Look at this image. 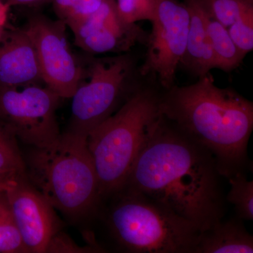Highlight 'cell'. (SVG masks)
Wrapping results in <instances>:
<instances>
[{"label":"cell","instance_id":"obj_1","mask_svg":"<svg viewBox=\"0 0 253 253\" xmlns=\"http://www.w3.org/2000/svg\"><path fill=\"white\" fill-rule=\"evenodd\" d=\"M221 177L212 154L161 116L122 188L144 195L203 232L225 214Z\"/></svg>","mask_w":253,"mask_h":253},{"label":"cell","instance_id":"obj_2","mask_svg":"<svg viewBox=\"0 0 253 253\" xmlns=\"http://www.w3.org/2000/svg\"><path fill=\"white\" fill-rule=\"evenodd\" d=\"M194 84L171 86L161 94L163 117L215 158L222 177L247 168L253 129V104L234 89L214 84L211 73Z\"/></svg>","mask_w":253,"mask_h":253},{"label":"cell","instance_id":"obj_3","mask_svg":"<svg viewBox=\"0 0 253 253\" xmlns=\"http://www.w3.org/2000/svg\"><path fill=\"white\" fill-rule=\"evenodd\" d=\"M25 163L28 180L64 215L78 219L99 209V182L86 138L66 131L32 147Z\"/></svg>","mask_w":253,"mask_h":253},{"label":"cell","instance_id":"obj_4","mask_svg":"<svg viewBox=\"0 0 253 253\" xmlns=\"http://www.w3.org/2000/svg\"><path fill=\"white\" fill-rule=\"evenodd\" d=\"M160 101L161 93L139 86L86 137L101 201L124 186L150 131L162 116Z\"/></svg>","mask_w":253,"mask_h":253},{"label":"cell","instance_id":"obj_5","mask_svg":"<svg viewBox=\"0 0 253 253\" xmlns=\"http://www.w3.org/2000/svg\"><path fill=\"white\" fill-rule=\"evenodd\" d=\"M106 198L113 201L105 211V223L125 252L195 253L201 231L193 223L124 188Z\"/></svg>","mask_w":253,"mask_h":253},{"label":"cell","instance_id":"obj_6","mask_svg":"<svg viewBox=\"0 0 253 253\" xmlns=\"http://www.w3.org/2000/svg\"><path fill=\"white\" fill-rule=\"evenodd\" d=\"M134 64L128 54L93 59L73 94L66 132L86 138L139 87L133 84Z\"/></svg>","mask_w":253,"mask_h":253},{"label":"cell","instance_id":"obj_7","mask_svg":"<svg viewBox=\"0 0 253 253\" xmlns=\"http://www.w3.org/2000/svg\"><path fill=\"white\" fill-rule=\"evenodd\" d=\"M61 99L45 84L2 88L0 121L23 144L45 146L61 134L56 115Z\"/></svg>","mask_w":253,"mask_h":253},{"label":"cell","instance_id":"obj_8","mask_svg":"<svg viewBox=\"0 0 253 253\" xmlns=\"http://www.w3.org/2000/svg\"><path fill=\"white\" fill-rule=\"evenodd\" d=\"M152 31L148 37L147 51L139 68L143 76H153L165 89L174 85L176 71L185 51L190 12L178 0H154Z\"/></svg>","mask_w":253,"mask_h":253},{"label":"cell","instance_id":"obj_9","mask_svg":"<svg viewBox=\"0 0 253 253\" xmlns=\"http://www.w3.org/2000/svg\"><path fill=\"white\" fill-rule=\"evenodd\" d=\"M66 26L42 15L26 25L36 47L44 84L61 99H71L85 73L68 44Z\"/></svg>","mask_w":253,"mask_h":253},{"label":"cell","instance_id":"obj_10","mask_svg":"<svg viewBox=\"0 0 253 253\" xmlns=\"http://www.w3.org/2000/svg\"><path fill=\"white\" fill-rule=\"evenodd\" d=\"M4 192L27 253H47L61 229L54 208L26 175L10 179Z\"/></svg>","mask_w":253,"mask_h":253},{"label":"cell","instance_id":"obj_11","mask_svg":"<svg viewBox=\"0 0 253 253\" xmlns=\"http://www.w3.org/2000/svg\"><path fill=\"white\" fill-rule=\"evenodd\" d=\"M68 27L76 45L91 54L126 52L136 43L146 44L149 37L136 23L123 21L116 0H104L89 18Z\"/></svg>","mask_w":253,"mask_h":253},{"label":"cell","instance_id":"obj_12","mask_svg":"<svg viewBox=\"0 0 253 253\" xmlns=\"http://www.w3.org/2000/svg\"><path fill=\"white\" fill-rule=\"evenodd\" d=\"M44 84L27 28L6 25L0 34V89Z\"/></svg>","mask_w":253,"mask_h":253},{"label":"cell","instance_id":"obj_13","mask_svg":"<svg viewBox=\"0 0 253 253\" xmlns=\"http://www.w3.org/2000/svg\"><path fill=\"white\" fill-rule=\"evenodd\" d=\"M190 26L185 51L179 65L196 77L216 68L215 58L206 30V13L198 0H187Z\"/></svg>","mask_w":253,"mask_h":253},{"label":"cell","instance_id":"obj_14","mask_svg":"<svg viewBox=\"0 0 253 253\" xmlns=\"http://www.w3.org/2000/svg\"><path fill=\"white\" fill-rule=\"evenodd\" d=\"M243 221L237 217L221 219L201 232L195 253H253V237Z\"/></svg>","mask_w":253,"mask_h":253},{"label":"cell","instance_id":"obj_15","mask_svg":"<svg viewBox=\"0 0 253 253\" xmlns=\"http://www.w3.org/2000/svg\"><path fill=\"white\" fill-rule=\"evenodd\" d=\"M205 13L206 30L215 58L216 68L225 72L234 71L246 56L233 42L227 28L209 16L206 11Z\"/></svg>","mask_w":253,"mask_h":253},{"label":"cell","instance_id":"obj_16","mask_svg":"<svg viewBox=\"0 0 253 253\" xmlns=\"http://www.w3.org/2000/svg\"><path fill=\"white\" fill-rule=\"evenodd\" d=\"M207 14L226 28L241 18L253 14L249 0H198Z\"/></svg>","mask_w":253,"mask_h":253},{"label":"cell","instance_id":"obj_17","mask_svg":"<svg viewBox=\"0 0 253 253\" xmlns=\"http://www.w3.org/2000/svg\"><path fill=\"white\" fill-rule=\"evenodd\" d=\"M0 175H26V163L18 145V139L0 121Z\"/></svg>","mask_w":253,"mask_h":253},{"label":"cell","instance_id":"obj_18","mask_svg":"<svg viewBox=\"0 0 253 253\" xmlns=\"http://www.w3.org/2000/svg\"><path fill=\"white\" fill-rule=\"evenodd\" d=\"M229 180L231 189L226 201L234 206L236 217L242 220H253V181L248 180L245 172H236Z\"/></svg>","mask_w":253,"mask_h":253},{"label":"cell","instance_id":"obj_19","mask_svg":"<svg viewBox=\"0 0 253 253\" xmlns=\"http://www.w3.org/2000/svg\"><path fill=\"white\" fill-rule=\"evenodd\" d=\"M27 253L4 191L0 193V253Z\"/></svg>","mask_w":253,"mask_h":253},{"label":"cell","instance_id":"obj_20","mask_svg":"<svg viewBox=\"0 0 253 253\" xmlns=\"http://www.w3.org/2000/svg\"><path fill=\"white\" fill-rule=\"evenodd\" d=\"M59 20L69 26L97 11L104 0H50Z\"/></svg>","mask_w":253,"mask_h":253},{"label":"cell","instance_id":"obj_21","mask_svg":"<svg viewBox=\"0 0 253 253\" xmlns=\"http://www.w3.org/2000/svg\"><path fill=\"white\" fill-rule=\"evenodd\" d=\"M118 14L123 21L136 23L151 21L154 16V0H116Z\"/></svg>","mask_w":253,"mask_h":253},{"label":"cell","instance_id":"obj_22","mask_svg":"<svg viewBox=\"0 0 253 253\" xmlns=\"http://www.w3.org/2000/svg\"><path fill=\"white\" fill-rule=\"evenodd\" d=\"M233 42L245 56L253 49V14L241 18L227 28Z\"/></svg>","mask_w":253,"mask_h":253},{"label":"cell","instance_id":"obj_23","mask_svg":"<svg viewBox=\"0 0 253 253\" xmlns=\"http://www.w3.org/2000/svg\"><path fill=\"white\" fill-rule=\"evenodd\" d=\"M50 1V0H7L6 4L11 8V6H20V5H36Z\"/></svg>","mask_w":253,"mask_h":253},{"label":"cell","instance_id":"obj_24","mask_svg":"<svg viewBox=\"0 0 253 253\" xmlns=\"http://www.w3.org/2000/svg\"><path fill=\"white\" fill-rule=\"evenodd\" d=\"M9 9L6 3L0 0V34L4 30L7 22L8 11Z\"/></svg>","mask_w":253,"mask_h":253},{"label":"cell","instance_id":"obj_25","mask_svg":"<svg viewBox=\"0 0 253 253\" xmlns=\"http://www.w3.org/2000/svg\"><path fill=\"white\" fill-rule=\"evenodd\" d=\"M13 177H15V176H13ZM13 177L0 175V193L4 191L5 189H6V186H7L8 183H9L10 179H12Z\"/></svg>","mask_w":253,"mask_h":253},{"label":"cell","instance_id":"obj_26","mask_svg":"<svg viewBox=\"0 0 253 253\" xmlns=\"http://www.w3.org/2000/svg\"><path fill=\"white\" fill-rule=\"evenodd\" d=\"M1 1H2L3 2L6 3V1H7V0H1Z\"/></svg>","mask_w":253,"mask_h":253},{"label":"cell","instance_id":"obj_27","mask_svg":"<svg viewBox=\"0 0 253 253\" xmlns=\"http://www.w3.org/2000/svg\"><path fill=\"white\" fill-rule=\"evenodd\" d=\"M249 1H252V2H253V0H249Z\"/></svg>","mask_w":253,"mask_h":253}]
</instances>
